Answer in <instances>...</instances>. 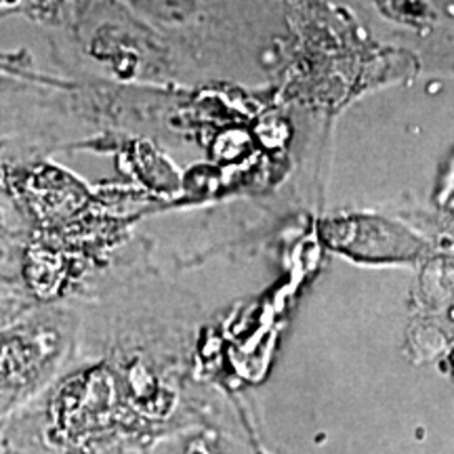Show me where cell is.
Here are the masks:
<instances>
[{"label": "cell", "instance_id": "obj_1", "mask_svg": "<svg viewBox=\"0 0 454 454\" xmlns=\"http://www.w3.org/2000/svg\"><path fill=\"white\" fill-rule=\"evenodd\" d=\"M81 326V311L61 301L0 303V419L34 404L70 368Z\"/></svg>", "mask_w": 454, "mask_h": 454}, {"label": "cell", "instance_id": "obj_3", "mask_svg": "<svg viewBox=\"0 0 454 454\" xmlns=\"http://www.w3.org/2000/svg\"><path fill=\"white\" fill-rule=\"evenodd\" d=\"M15 13H20V11H17L15 7L3 9V11H0V20H4V17H7V15H15ZM0 76L24 78V81H30V78H34L32 72L26 70L24 66L15 64L13 59H3V57H0Z\"/></svg>", "mask_w": 454, "mask_h": 454}, {"label": "cell", "instance_id": "obj_2", "mask_svg": "<svg viewBox=\"0 0 454 454\" xmlns=\"http://www.w3.org/2000/svg\"><path fill=\"white\" fill-rule=\"evenodd\" d=\"M21 257H24V247L0 244V303L13 297H30L21 276Z\"/></svg>", "mask_w": 454, "mask_h": 454}]
</instances>
